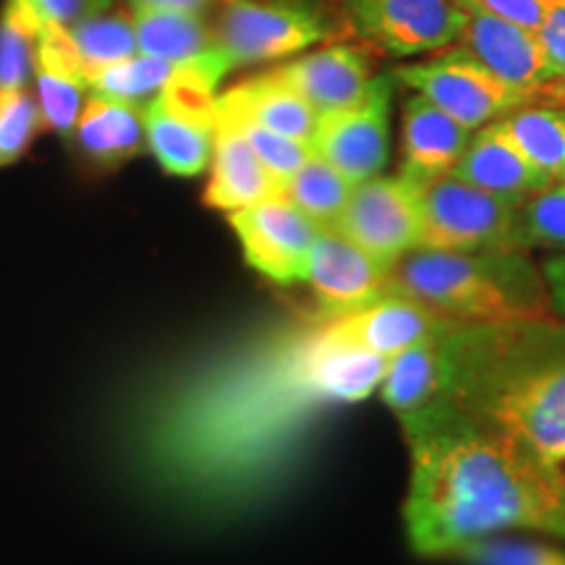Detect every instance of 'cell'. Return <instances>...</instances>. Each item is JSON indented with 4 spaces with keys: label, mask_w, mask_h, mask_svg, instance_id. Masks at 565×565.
Here are the masks:
<instances>
[{
    "label": "cell",
    "mask_w": 565,
    "mask_h": 565,
    "mask_svg": "<svg viewBox=\"0 0 565 565\" xmlns=\"http://www.w3.org/2000/svg\"><path fill=\"white\" fill-rule=\"evenodd\" d=\"M395 76L469 131L482 129L494 118H503L505 113L534 103L529 92L498 79L466 51H454L443 58L414 63V66H401Z\"/></svg>",
    "instance_id": "7"
},
{
    "label": "cell",
    "mask_w": 565,
    "mask_h": 565,
    "mask_svg": "<svg viewBox=\"0 0 565 565\" xmlns=\"http://www.w3.org/2000/svg\"><path fill=\"white\" fill-rule=\"evenodd\" d=\"M408 183L419 210L422 249H513V217L519 204L471 186L454 173Z\"/></svg>",
    "instance_id": "5"
},
{
    "label": "cell",
    "mask_w": 565,
    "mask_h": 565,
    "mask_svg": "<svg viewBox=\"0 0 565 565\" xmlns=\"http://www.w3.org/2000/svg\"><path fill=\"white\" fill-rule=\"evenodd\" d=\"M282 194V183L263 166L236 124L215 113V147H212V179L204 202L215 210H244Z\"/></svg>",
    "instance_id": "18"
},
{
    "label": "cell",
    "mask_w": 565,
    "mask_h": 565,
    "mask_svg": "<svg viewBox=\"0 0 565 565\" xmlns=\"http://www.w3.org/2000/svg\"><path fill=\"white\" fill-rule=\"evenodd\" d=\"M513 249L532 246H557L565 249V183H550L540 192L529 194L515 207Z\"/></svg>",
    "instance_id": "29"
},
{
    "label": "cell",
    "mask_w": 565,
    "mask_h": 565,
    "mask_svg": "<svg viewBox=\"0 0 565 565\" xmlns=\"http://www.w3.org/2000/svg\"><path fill=\"white\" fill-rule=\"evenodd\" d=\"M469 565H565V550L532 540L482 536L454 555Z\"/></svg>",
    "instance_id": "32"
},
{
    "label": "cell",
    "mask_w": 565,
    "mask_h": 565,
    "mask_svg": "<svg viewBox=\"0 0 565 565\" xmlns=\"http://www.w3.org/2000/svg\"><path fill=\"white\" fill-rule=\"evenodd\" d=\"M445 333L427 338L391 359V366L383 377V401L398 416V422L412 419V416H419L448 401Z\"/></svg>",
    "instance_id": "20"
},
{
    "label": "cell",
    "mask_w": 565,
    "mask_h": 565,
    "mask_svg": "<svg viewBox=\"0 0 565 565\" xmlns=\"http://www.w3.org/2000/svg\"><path fill=\"white\" fill-rule=\"evenodd\" d=\"M34 17L40 19L42 30L45 26H68L79 24V21L95 17L108 9L110 0H21Z\"/></svg>",
    "instance_id": "33"
},
{
    "label": "cell",
    "mask_w": 565,
    "mask_h": 565,
    "mask_svg": "<svg viewBox=\"0 0 565 565\" xmlns=\"http://www.w3.org/2000/svg\"><path fill=\"white\" fill-rule=\"evenodd\" d=\"M463 3L469 11L490 13L532 32H540L545 19V0H463Z\"/></svg>",
    "instance_id": "34"
},
{
    "label": "cell",
    "mask_w": 565,
    "mask_h": 565,
    "mask_svg": "<svg viewBox=\"0 0 565 565\" xmlns=\"http://www.w3.org/2000/svg\"><path fill=\"white\" fill-rule=\"evenodd\" d=\"M42 40V24L21 0H6L0 11V89H26Z\"/></svg>",
    "instance_id": "28"
},
{
    "label": "cell",
    "mask_w": 565,
    "mask_h": 565,
    "mask_svg": "<svg viewBox=\"0 0 565 565\" xmlns=\"http://www.w3.org/2000/svg\"><path fill=\"white\" fill-rule=\"evenodd\" d=\"M445 353L450 404L565 487V322H458Z\"/></svg>",
    "instance_id": "3"
},
{
    "label": "cell",
    "mask_w": 565,
    "mask_h": 565,
    "mask_svg": "<svg viewBox=\"0 0 565 565\" xmlns=\"http://www.w3.org/2000/svg\"><path fill=\"white\" fill-rule=\"evenodd\" d=\"M469 129L424 95L408 97L404 105V166L406 181H427L454 171L466 145Z\"/></svg>",
    "instance_id": "19"
},
{
    "label": "cell",
    "mask_w": 565,
    "mask_h": 565,
    "mask_svg": "<svg viewBox=\"0 0 565 565\" xmlns=\"http://www.w3.org/2000/svg\"><path fill=\"white\" fill-rule=\"evenodd\" d=\"M42 126V110L26 89H0V168L30 150Z\"/></svg>",
    "instance_id": "31"
},
{
    "label": "cell",
    "mask_w": 565,
    "mask_h": 565,
    "mask_svg": "<svg viewBox=\"0 0 565 565\" xmlns=\"http://www.w3.org/2000/svg\"><path fill=\"white\" fill-rule=\"evenodd\" d=\"M317 309L249 345L160 372L126 406V466L166 508L207 515L249 505L291 463L324 406L383 385L391 359L335 335Z\"/></svg>",
    "instance_id": "1"
},
{
    "label": "cell",
    "mask_w": 565,
    "mask_h": 565,
    "mask_svg": "<svg viewBox=\"0 0 565 565\" xmlns=\"http://www.w3.org/2000/svg\"><path fill=\"white\" fill-rule=\"evenodd\" d=\"M231 225L254 270L280 286L307 280L309 252L322 228L286 196L278 194L244 210H233Z\"/></svg>",
    "instance_id": "11"
},
{
    "label": "cell",
    "mask_w": 565,
    "mask_h": 565,
    "mask_svg": "<svg viewBox=\"0 0 565 565\" xmlns=\"http://www.w3.org/2000/svg\"><path fill=\"white\" fill-rule=\"evenodd\" d=\"M61 32L71 53L79 61L84 79L92 71L113 66V63H121L139 53L134 21L121 13H95V17Z\"/></svg>",
    "instance_id": "26"
},
{
    "label": "cell",
    "mask_w": 565,
    "mask_h": 565,
    "mask_svg": "<svg viewBox=\"0 0 565 565\" xmlns=\"http://www.w3.org/2000/svg\"><path fill=\"white\" fill-rule=\"evenodd\" d=\"M134 32L139 53L175 63H192L212 53L215 38L204 30L200 13L134 3Z\"/></svg>",
    "instance_id": "24"
},
{
    "label": "cell",
    "mask_w": 565,
    "mask_h": 565,
    "mask_svg": "<svg viewBox=\"0 0 565 565\" xmlns=\"http://www.w3.org/2000/svg\"><path fill=\"white\" fill-rule=\"evenodd\" d=\"M134 3H150V6H162V9H179L189 13H200L207 9L212 0H134ZM228 3V0H225Z\"/></svg>",
    "instance_id": "37"
},
{
    "label": "cell",
    "mask_w": 565,
    "mask_h": 565,
    "mask_svg": "<svg viewBox=\"0 0 565 565\" xmlns=\"http://www.w3.org/2000/svg\"><path fill=\"white\" fill-rule=\"evenodd\" d=\"M273 74L294 92H299L320 116L356 105L372 84L366 55L356 47L343 45L303 55Z\"/></svg>",
    "instance_id": "17"
},
{
    "label": "cell",
    "mask_w": 565,
    "mask_h": 565,
    "mask_svg": "<svg viewBox=\"0 0 565 565\" xmlns=\"http://www.w3.org/2000/svg\"><path fill=\"white\" fill-rule=\"evenodd\" d=\"M498 126L540 171L557 179L565 166V110L524 105L511 116L498 118Z\"/></svg>",
    "instance_id": "27"
},
{
    "label": "cell",
    "mask_w": 565,
    "mask_h": 565,
    "mask_svg": "<svg viewBox=\"0 0 565 565\" xmlns=\"http://www.w3.org/2000/svg\"><path fill=\"white\" fill-rule=\"evenodd\" d=\"M330 324L341 341L393 359L401 351L427 341V338L445 333L448 328H454L456 320L412 299L385 296V299L359 309V312L333 317Z\"/></svg>",
    "instance_id": "15"
},
{
    "label": "cell",
    "mask_w": 565,
    "mask_h": 565,
    "mask_svg": "<svg viewBox=\"0 0 565 565\" xmlns=\"http://www.w3.org/2000/svg\"><path fill=\"white\" fill-rule=\"evenodd\" d=\"M61 30L63 26L42 30L34 82H38L42 124L61 137H71L84 110V95L89 84Z\"/></svg>",
    "instance_id": "21"
},
{
    "label": "cell",
    "mask_w": 565,
    "mask_h": 565,
    "mask_svg": "<svg viewBox=\"0 0 565 565\" xmlns=\"http://www.w3.org/2000/svg\"><path fill=\"white\" fill-rule=\"evenodd\" d=\"M557 181H561V183H565V166L561 168V173H557Z\"/></svg>",
    "instance_id": "38"
},
{
    "label": "cell",
    "mask_w": 565,
    "mask_h": 565,
    "mask_svg": "<svg viewBox=\"0 0 565 565\" xmlns=\"http://www.w3.org/2000/svg\"><path fill=\"white\" fill-rule=\"evenodd\" d=\"M353 186L356 183H351L338 168L312 150V158L282 183V196L320 228H333L349 204Z\"/></svg>",
    "instance_id": "25"
},
{
    "label": "cell",
    "mask_w": 565,
    "mask_h": 565,
    "mask_svg": "<svg viewBox=\"0 0 565 565\" xmlns=\"http://www.w3.org/2000/svg\"><path fill=\"white\" fill-rule=\"evenodd\" d=\"M387 296L412 299L463 324L555 320L545 273L526 249H414L395 259Z\"/></svg>",
    "instance_id": "4"
},
{
    "label": "cell",
    "mask_w": 565,
    "mask_h": 565,
    "mask_svg": "<svg viewBox=\"0 0 565 565\" xmlns=\"http://www.w3.org/2000/svg\"><path fill=\"white\" fill-rule=\"evenodd\" d=\"M463 51L511 87L529 92L534 100H553L555 76L540 34L490 13L471 11L461 34Z\"/></svg>",
    "instance_id": "14"
},
{
    "label": "cell",
    "mask_w": 565,
    "mask_h": 565,
    "mask_svg": "<svg viewBox=\"0 0 565 565\" xmlns=\"http://www.w3.org/2000/svg\"><path fill=\"white\" fill-rule=\"evenodd\" d=\"M469 17L463 0H353L359 30L401 58L461 40Z\"/></svg>",
    "instance_id": "12"
},
{
    "label": "cell",
    "mask_w": 565,
    "mask_h": 565,
    "mask_svg": "<svg viewBox=\"0 0 565 565\" xmlns=\"http://www.w3.org/2000/svg\"><path fill=\"white\" fill-rule=\"evenodd\" d=\"M215 113L236 124V129L244 134V139L249 141L252 150L257 152L259 160H263V166L280 183H286L296 171H299L303 162L312 158V145H309V141L282 137V134H278V131H270V129H265V126L246 121V118H242V116H233V113H228V110L215 108Z\"/></svg>",
    "instance_id": "30"
},
{
    "label": "cell",
    "mask_w": 565,
    "mask_h": 565,
    "mask_svg": "<svg viewBox=\"0 0 565 565\" xmlns=\"http://www.w3.org/2000/svg\"><path fill=\"white\" fill-rule=\"evenodd\" d=\"M391 265L380 263L335 228H322L309 252L307 280L328 317L372 307L387 296Z\"/></svg>",
    "instance_id": "13"
},
{
    "label": "cell",
    "mask_w": 565,
    "mask_h": 565,
    "mask_svg": "<svg viewBox=\"0 0 565 565\" xmlns=\"http://www.w3.org/2000/svg\"><path fill=\"white\" fill-rule=\"evenodd\" d=\"M71 137L89 162L116 168L137 158L145 147V110L139 105L92 92Z\"/></svg>",
    "instance_id": "22"
},
{
    "label": "cell",
    "mask_w": 565,
    "mask_h": 565,
    "mask_svg": "<svg viewBox=\"0 0 565 565\" xmlns=\"http://www.w3.org/2000/svg\"><path fill=\"white\" fill-rule=\"evenodd\" d=\"M210 76L162 89L145 105L147 147L171 175H200L215 147V87Z\"/></svg>",
    "instance_id": "6"
},
{
    "label": "cell",
    "mask_w": 565,
    "mask_h": 565,
    "mask_svg": "<svg viewBox=\"0 0 565 565\" xmlns=\"http://www.w3.org/2000/svg\"><path fill=\"white\" fill-rule=\"evenodd\" d=\"M333 228L380 263L393 267L395 259L419 249L422 242L419 210H416L412 183L404 175L395 179L374 175L356 183Z\"/></svg>",
    "instance_id": "10"
},
{
    "label": "cell",
    "mask_w": 565,
    "mask_h": 565,
    "mask_svg": "<svg viewBox=\"0 0 565 565\" xmlns=\"http://www.w3.org/2000/svg\"><path fill=\"white\" fill-rule=\"evenodd\" d=\"M536 34L545 45L555 76L565 82V0H545V19Z\"/></svg>",
    "instance_id": "35"
},
{
    "label": "cell",
    "mask_w": 565,
    "mask_h": 565,
    "mask_svg": "<svg viewBox=\"0 0 565 565\" xmlns=\"http://www.w3.org/2000/svg\"><path fill=\"white\" fill-rule=\"evenodd\" d=\"M412 450L406 534L422 557H454L508 529L565 540V487L503 437L445 401L401 422Z\"/></svg>",
    "instance_id": "2"
},
{
    "label": "cell",
    "mask_w": 565,
    "mask_h": 565,
    "mask_svg": "<svg viewBox=\"0 0 565 565\" xmlns=\"http://www.w3.org/2000/svg\"><path fill=\"white\" fill-rule=\"evenodd\" d=\"M215 108L301 141H312L317 118H320V113L303 100L299 92L282 84L273 71L228 89L223 97H217Z\"/></svg>",
    "instance_id": "23"
},
{
    "label": "cell",
    "mask_w": 565,
    "mask_h": 565,
    "mask_svg": "<svg viewBox=\"0 0 565 565\" xmlns=\"http://www.w3.org/2000/svg\"><path fill=\"white\" fill-rule=\"evenodd\" d=\"M542 273H545L550 299H553L555 315H561L565 320V254H555V257L545 259L542 265Z\"/></svg>",
    "instance_id": "36"
},
{
    "label": "cell",
    "mask_w": 565,
    "mask_h": 565,
    "mask_svg": "<svg viewBox=\"0 0 565 565\" xmlns=\"http://www.w3.org/2000/svg\"><path fill=\"white\" fill-rule=\"evenodd\" d=\"M391 79L380 76L356 105L317 118L309 145L351 183L374 179L385 168L391 150Z\"/></svg>",
    "instance_id": "9"
},
{
    "label": "cell",
    "mask_w": 565,
    "mask_h": 565,
    "mask_svg": "<svg viewBox=\"0 0 565 565\" xmlns=\"http://www.w3.org/2000/svg\"><path fill=\"white\" fill-rule=\"evenodd\" d=\"M324 34V19L307 6L228 0L215 32V47L236 68L286 58L320 42Z\"/></svg>",
    "instance_id": "8"
},
{
    "label": "cell",
    "mask_w": 565,
    "mask_h": 565,
    "mask_svg": "<svg viewBox=\"0 0 565 565\" xmlns=\"http://www.w3.org/2000/svg\"><path fill=\"white\" fill-rule=\"evenodd\" d=\"M450 173L513 204H521L529 194L540 192L555 181L513 145L498 121L482 126V131L469 139Z\"/></svg>",
    "instance_id": "16"
}]
</instances>
